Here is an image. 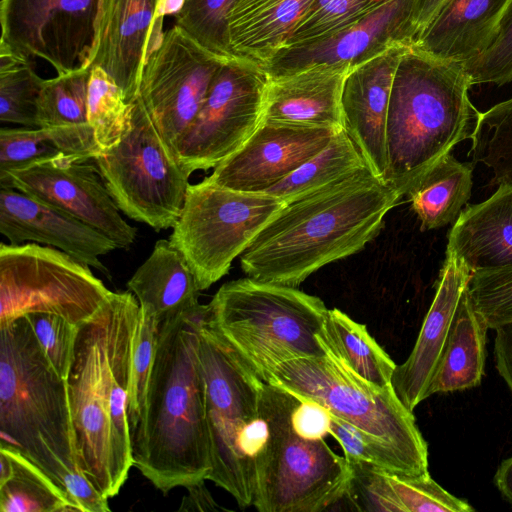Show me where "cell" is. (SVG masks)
Segmentation results:
<instances>
[{"label": "cell", "mask_w": 512, "mask_h": 512, "mask_svg": "<svg viewBox=\"0 0 512 512\" xmlns=\"http://www.w3.org/2000/svg\"><path fill=\"white\" fill-rule=\"evenodd\" d=\"M139 311L132 292H111L79 326L66 379L81 472L108 499L133 466L128 395Z\"/></svg>", "instance_id": "6da1fadb"}, {"label": "cell", "mask_w": 512, "mask_h": 512, "mask_svg": "<svg viewBox=\"0 0 512 512\" xmlns=\"http://www.w3.org/2000/svg\"><path fill=\"white\" fill-rule=\"evenodd\" d=\"M369 167L285 203L240 255L250 278L292 287L362 250L401 201Z\"/></svg>", "instance_id": "7a4b0ae2"}, {"label": "cell", "mask_w": 512, "mask_h": 512, "mask_svg": "<svg viewBox=\"0 0 512 512\" xmlns=\"http://www.w3.org/2000/svg\"><path fill=\"white\" fill-rule=\"evenodd\" d=\"M207 305L160 323L142 416L131 431L133 466L167 494L207 480L212 466L199 327Z\"/></svg>", "instance_id": "3957f363"}, {"label": "cell", "mask_w": 512, "mask_h": 512, "mask_svg": "<svg viewBox=\"0 0 512 512\" xmlns=\"http://www.w3.org/2000/svg\"><path fill=\"white\" fill-rule=\"evenodd\" d=\"M463 63L409 46L397 66L388 105L386 182L403 197L440 158L474 137L473 105Z\"/></svg>", "instance_id": "277c9868"}, {"label": "cell", "mask_w": 512, "mask_h": 512, "mask_svg": "<svg viewBox=\"0 0 512 512\" xmlns=\"http://www.w3.org/2000/svg\"><path fill=\"white\" fill-rule=\"evenodd\" d=\"M0 436L64 491L67 478L81 472L67 380L26 316L0 326Z\"/></svg>", "instance_id": "5b68a950"}, {"label": "cell", "mask_w": 512, "mask_h": 512, "mask_svg": "<svg viewBox=\"0 0 512 512\" xmlns=\"http://www.w3.org/2000/svg\"><path fill=\"white\" fill-rule=\"evenodd\" d=\"M199 359L212 466L207 480L227 491L240 508L253 506L269 439L262 408L265 381L206 325L205 317L199 327Z\"/></svg>", "instance_id": "8992f818"}, {"label": "cell", "mask_w": 512, "mask_h": 512, "mask_svg": "<svg viewBox=\"0 0 512 512\" xmlns=\"http://www.w3.org/2000/svg\"><path fill=\"white\" fill-rule=\"evenodd\" d=\"M327 312L317 296L246 277L218 289L205 323L266 381L286 361L327 354L319 339Z\"/></svg>", "instance_id": "52a82bcc"}, {"label": "cell", "mask_w": 512, "mask_h": 512, "mask_svg": "<svg viewBox=\"0 0 512 512\" xmlns=\"http://www.w3.org/2000/svg\"><path fill=\"white\" fill-rule=\"evenodd\" d=\"M300 398L265 382L269 439L253 506L260 512H320L347 495L352 468L324 440V427L302 413Z\"/></svg>", "instance_id": "ba28073f"}, {"label": "cell", "mask_w": 512, "mask_h": 512, "mask_svg": "<svg viewBox=\"0 0 512 512\" xmlns=\"http://www.w3.org/2000/svg\"><path fill=\"white\" fill-rule=\"evenodd\" d=\"M265 382L318 404L365 433L389 453L400 475H429L427 443L413 411L392 386L369 383L329 353L286 361Z\"/></svg>", "instance_id": "9c48e42d"}, {"label": "cell", "mask_w": 512, "mask_h": 512, "mask_svg": "<svg viewBox=\"0 0 512 512\" xmlns=\"http://www.w3.org/2000/svg\"><path fill=\"white\" fill-rule=\"evenodd\" d=\"M284 205L267 193L234 191L203 179L189 184L169 242L203 291L229 272L233 260Z\"/></svg>", "instance_id": "30bf717a"}, {"label": "cell", "mask_w": 512, "mask_h": 512, "mask_svg": "<svg viewBox=\"0 0 512 512\" xmlns=\"http://www.w3.org/2000/svg\"><path fill=\"white\" fill-rule=\"evenodd\" d=\"M122 138L94 159L120 211L156 231L173 228L182 212L190 175L166 146L145 109L132 103Z\"/></svg>", "instance_id": "8fae6325"}, {"label": "cell", "mask_w": 512, "mask_h": 512, "mask_svg": "<svg viewBox=\"0 0 512 512\" xmlns=\"http://www.w3.org/2000/svg\"><path fill=\"white\" fill-rule=\"evenodd\" d=\"M111 292L88 265L57 248L0 245V326L32 313L55 314L80 326Z\"/></svg>", "instance_id": "7c38bea8"}, {"label": "cell", "mask_w": 512, "mask_h": 512, "mask_svg": "<svg viewBox=\"0 0 512 512\" xmlns=\"http://www.w3.org/2000/svg\"><path fill=\"white\" fill-rule=\"evenodd\" d=\"M266 70L234 57L216 73L197 115L176 145L188 175L208 170L240 149L262 121Z\"/></svg>", "instance_id": "4fadbf2b"}, {"label": "cell", "mask_w": 512, "mask_h": 512, "mask_svg": "<svg viewBox=\"0 0 512 512\" xmlns=\"http://www.w3.org/2000/svg\"><path fill=\"white\" fill-rule=\"evenodd\" d=\"M227 60L203 48L177 25L165 32L162 43L147 60L133 101L145 109L175 156L180 137Z\"/></svg>", "instance_id": "5bb4252c"}, {"label": "cell", "mask_w": 512, "mask_h": 512, "mask_svg": "<svg viewBox=\"0 0 512 512\" xmlns=\"http://www.w3.org/2000/svg\"><path fill=\"white\" fill-rule=\"evenodd\" d=\"M99 0H1V39L15 51L48 62L57 74L85 68Z\"/></svg>", "instance_id": "9a60e30c"}, {"label": "cell", "mask_w": 512, "mask_h": 512, "mask_svg": "<svg viewBox=\"0 0 512 512\" xmlns=\"http://www.w3.org/2000/svg\"><path fill=\"white\" fill-rule=\"evenodd\" d=\"M0 186L15 188L98 230L127 249L137 230L120 214L98 169L68 157L37 161L0 173Z\"/></svg>", "instance_id": "2e32d148"}, {"label": "cell", "mask_w": 512, "mask_h": 512, "mask_svg": "<svg viewBox=\"0 0 512 512\" xmlns=\"http://www.w3.org/2000/svg\"><path fill=\"white\" fill-rule=\"evenodd\" d=\"M338 132L261 121L244 145L204 179L234 191L264 193L323 150Z\"/></svg>", "instance_id": "e0dca14e"}, {"label": "cell", "mask_w": 512, "mask_h": 512, "mask_svg": "<svg viewBox=\"0 0 512 512\" xmlns=\"http://www.w3.org/2000/svg\"><path fill=\"white\" fill-rule=\"evenodd\" d=\"M159 1L99 0L85 68L104 69L127 103L135 99L147 60L163 41L164 18L158 14Z\"/></svg>", "instance_id": "ac0fdd59"}, {"label": "cell", "mask_w": 512, "mask_h": 512, "mask_svg": "<svg viewBox=\"0 0 512 512\" xmlns=\"http://www.w3.org/2000/svg\"><path fill=\"white\" fill-rule=\"evenodd\" d=\"M409 47L391 41L353 64L342 91L343 129L355 143L369 169L386 181L388 160L386 124L394 75Z\"/></svg>", "instance_id": "d6986e66"}, {"label": "cell", "mask_w": 512, "mask_h": 512, "mask_svg": "<svg viewBox=\"0 0 512 512\" xmlns=\"http://www.w3.org/2000/svg\"><path fill=\"white\" fill-rule=\"evenodd\" d=\"M0 232L10 244L57 248L107 278L100 257L116 249L107 236L74 216L15 188L0 186Z\"/></svg>", "instance_id": "ffe728a7"}, {"label": "cell", "mask_w": 512, "mask_h": 512, "mask_svg": "<svg viewBox=\"0 0 512 512\" xmlns=\"http://www.w3.org/2000/svg\"><path fill=\"white\" fill-rule=\"evenodd\" d=\"M350 64L266 71L262 121L343 130L342 91Z\"/></svg>", "instance_id": "44dd1931"}, {"label": "cell", "mask_w": 512, "mask_h": 512, "mask_svg": "<svg viewBox=\"0 0 512 512\" xmlns=\"http://www.w3.org/2000/svg\"><path fill=\"white\" fill-rule=\"evenodd\" d=\"M470 274L462 262L446 253L434 299L415 345L406 361L396 366L392 377L396 395L411 411L429 397V388Z\"/></svg>", "instance_id": "7402d4cb"}, {"label": "cell", "mask_w": 512, "mask_h": 512, "mask_svg": "<svg viewBox=\"0 0 512 512\" xmlns=\"http://www.w3.org/2000/svg\"><path fill=\"white\" fill-rule=\"evenodd\" d=\"M412 4L413 0H387L368 16L330 37L280 53L266 71L281 73L312 64L353 65L391 41L406 43Z\"/></svg>", "instance_id": "603a6c76"}, {"label": "cell", "mask_w": 512, "mask_h": 512, "mask_svg": "<svg viewBox=\"0 0 512 512\" xmlns=\"http://www.w3.org/2000/svg\"><path fill=\"white\" fill-rule=\"evenodd\" d=\"M446 253L471 273L512 265V185L500 184L488 199L462 210Z\"/></svg>", "instance_id": "cb8c5ba5"}, {"label": "cell", "mask_w": 512, "mask_h": 512, "mask_svg": "<svg viewBox=\"0 0 512 512\" xmlns=\"http://www.w3.org/2000/svg\"><path fill=\"white\" fill-rule=\"evenodd\" d=\"M511 0H446L412 43L435 58L464 63L493 38Z\"/></svg>", "instance_id": "d4e9b609"}, {"label": "cell", "mask_w": 512, "mask_h": 512, "mask_svg": "<svg viewBox=\"0 0 512 512\" xmlns=\"http://www.w3.org/2000/svg\"><path fill=\"white\" fill-rule=\"evenodd\" d=\"M313 0H236L229 16L235 57L267 69Z\"/></svg>", "instance_id": "484cf974"}, {"label": "cell", "mask_w": 512, "mask_h": 512, "mask_svg": "<svg viewBox=\"0 0 512 512\" xmlns=\"http://www.w3.org/2000/svg\"><path fill=\"white\" fill-rule=\"evenodd\" d=\"M140 307L161 323L196 307L200 290L183 256L169 240H158L144 263L127 282Z\"/></svg>", "instance_id": "4316f807"}, {"label": "cell", "mask_w": 512, "mask_h": 512, "mask_svg": "<svg viewBox=\"0 0 512 512\" xmlns=\"http://www.w3.org/2000/svg\"><path fill=\"white\" fill-rule=\"evenodd\" d=\"M488 329L483 318L473 308L465 290L432 379L429 396L462 391L481 383Z\"/></svg>", "instance_id": "83f0119b"}, {"label": "cell", "mask_w": 512, "mask_h": 512, "mask_svg": "<svg viewBox=\"0 0 512 512\" xmlns=\"http://www.w3.org/2000/svg\"><path fill=\"white\" fill-rule=\"evenodd\" d=\"M473 163L460 162L451 153L420 175L407 191L421 231L454 223L471 197Z\"/></svg>", "instance_id": "f1b7e54d"}, {"label": "cell", "mask_w": 512, "mask_h": 512, "mask_svg": "<svg viewBox=\"0 0 512 512\" xmlns=\"http://www.w3.org/2000/svg\"><path fill=\"white\" fill-rule=\"evenodd\" d=\"M101 153L91 127L0 129V173L46 159H95Z\"/></svg>", "instance_id": "f546056e"}, {"label": "cell", "mask_w": 512, "mask_h": 512, "mask_svg": "<svg viewBox=\"0 0 512 512\" xmlns=\"http://www.w3.org/2000/svg\"><path fill=\"white\" fill-rule=\"evenodd\" d=\"M0 467L1 512L78 511L68 494L39 466L4 442L0 444Z\"/></svg>", "instance_id": "4dcf8cb0"}, {"label": "cell", "mask_w": 512, "mask_h": 512, "mask_svg": "<svg viewBox=\"0 0 512 512\" xmlns=\"http://www.w3.org/2000/svg\"><path fill=\"white\" fill-rule=\"evenodd\" d=\"M319 339L327 353L364 380L382 388L392 386L397 365L365 325L337 308L328 309Z\"/></svg>", "instance_id": "1f68e13d"}, {"label": "cell", "mask_w": 512, "mask_h": 512, "mask_svg": "<svg viewBox=\"0 0 512 512\" xmlns=\"http://www.w3.org/2000/svg\"><path fill=\"white\" fill-rule=\"evenodd\" d=\"M365 167L361 152L343 129L323 150L264 193L287 203Z\"/></svg>", "instance_id": "d6a6232c"}, {"label": "cell", "mask_w": 512, "mask_h": 512, "mask_svg": "<svg viewBox=\"0 0 512 512\" xmlns=\"http://www.w3.org/2000/svg\"><path fill=\"white\" fill-rule=\"evenodd\" d=\"M34 60L0 41V122L37 128V101L44 79Z\"/></svg>", "instance_id": "836d02e7"}, {"label": "cell", "mask_w": 512, "mask_h": 512, "mask_svg": "<svg viewBox=\"0 0 512 512\" xmlns=\"http://www.w3.org/2000/svg\"><path fill=\"white\" fill-rule=\"evenodd\" d=\"M471 141L468 156L491 169V184L512 185V97L481 112Z\"/></svg>", "instance_id": "e575fe53"}, {"label": "cell", "mask_w": 512, "mask_h": 512, "mask_svg": "<svg viewBox=\"0 0 512 512\" xmlns=\"http://www.w3.org/2000/svg\"><path fill=\"white\" fill-rule=\"evenodd\" d=\"M90 69L77 68L44 79L37 101V127H91L87 120Z\"/></svg>", "instance_id": "d590c367"}, {"label": "cell", "mask_w": 512, "mask_h": 512, "mask_svg": "<svg viewBox=\"0 0 512 512\" xmlns=\"http://www.w3.org/2000/svg\"><path fill=\"white\" fill-rule=\"evenodd\" d=\"M132 104L117 83L99 66L90 69L87 120L101 151L115 145L130 125Z\"/></svg>", "instance_id": "8d00e7d4"}, {"label": "cell", "mask_w": 512, "mask_h": 512, "mask_svg": "<svg viewBox=\"0 0 512 512\" xmlns=\"http://www.w3.org/2000/svg\"><path fill=\"white\" fill-rule=\"evenodd\" d=\"M386 1L313 0L294 28L282 52L330 37L368 16Z\"/></svg>", "instance_id": "74e56055"}, {"label": "cell", "mask_w": 512, "mask_h": 512, "mask_svg": "<svg viewBox=\"0 0 512 512\" xmlns=\"http://www.w3.org/2000/svg\"><path fill=\"white\" fill-rule=\"evenodd\" d=\"M236 0H186L175 25L209 52L231 59L229 16Z\"/></svg>", "instance_id": "f35d334b"}, {"label": "cell", "mask_w": 512, "mask_h": 512, "mask_svg": "<svg viewBox=\"0 0 512 512\" xmlns=\"http://www.w3.org/2000/svg\"><path fill=\"white\" fill-rule=\"evenodd\" d=\"M160 322L149 310L140 307L131 359V378L128 395L130 432L138 424L146 402L147 389L154 365Z\"/></svg>", "instance_id": "ab89813d"}, {"label": "cell", "mask_w": 512, "mask_h": 512, "mask_svg": "<svg viewBox=\"0 0 512 512\" xmlns=\"http://www.w3.org/2000/svg\"><path fill=\"white\" fill-rule=\"evenodd\" d=\"M466 291L489 329L512 322V265L471 273Z\"/></svg>", "instance_id": "60d3db41"}, {"label": "cell", "mask_w": 512, "mask_h": 512, "mask_svg": "<svg viewBox=\"0 0 512 512\" xmlns=\"http://www.w3.org/2000/svg\"><path fill=\"white\" fill-rule=\"evenodd\" d=\"M463 65L471 86L512 81V0L487 47Z\"/></svg>", "instance_id": "b9f144b4"}, {"label": "cell", "mask_w": 512, "mask_h": 512, "mask_svg": "<svg viewBox=\"0 0 512 512\" xmlns=\"http://www.w3.org/2000/svg\"><path fill=\"white\" fill-rule=\"evenodd\" d=\"M389 480L404 512H471L465 500L452 495L429 475L406 476L389 472Z\"/></svg>", "instance_id": "7bdbcfd3"}, {"label": "cell", "mask_w": 512, "mask_h": 512, "mask_svg": "<svg viewBox=\"0 0 512 512\" xmlns=\"http://www.w3.org/2000/svg\"><path fill=\"white\" fill-rule=\"evenodd\" d=\"M26 317L51 365L62 378L67 379L79 326L55 314L32 313Z\"/></svg>", "instance_id": "ee69618b"}, {"label": "cell", "mask_w": 512, "mask_h": 512, "mask_svg": "<svg viewBox=\"0 0 512 512\" xmlns=\"http://www.w3.org/2000/svg\"><path fill=\"white\" fill-rule=\"evenodd\" d=\"M349 464L352 468V479L347 495L358 505V509L404 512L389 480L388 471L359 463Z\"/></svg>", "instance_id": "f6af8a7d"}, {"label": "cell", "mask_w": 512, "mask_h": 512, "mask_svg": "<svg viewBox=\"0 0 512 512\" xmlns=\"http://www.w3.org/2000/svg\"><path fill=\"white\" fill-rule=\"evenodd\" d=\"M329 434L339 443L349 463H359L400 475L389 453L356 427L330 415Z\"/></svg>", "instance_id": "bcb514c9"}, {"label": "cell", "mask_w": 512, "mask_h": 512, "mask_svg": "<svg viewBox=\"0 0 512 512\" xmlns=\"http://www.w3.org/2000/svg\"><path fill=\"white\" fill-rule=\"evenodd\" d=\"M65 491L79 512H109L108 498L104 497L82 472L70 475Z\"/></svg>", "instance_id": "7dc6e473"}, {"label": "cell", "mask_w": 512, "mask_h": 512, "mask_svg": "<svg viewBox=\"0 0 512 512\" xmlns=\"http://www.w3.org/2000/svg\"><path fill=\"white\" fill-rule=\"evenodd\" d=\"M494 359L498 373L512 393V322L495 329Z\"/></svg>", "instance_id": "c3c4849f"}, {"label": "cell", "mask_w": 512, "mask_h": 512, "mask_svg": "<svg viewBox=\"0 0 512 512\" xmlns=\"http://www.w3.org/2000/svg\"><path fill=\"white\" fill-rule=\"evenodd\" d=\"M446 0H413L405 30L408 45L416 40Z\"/></svg>", "instance_id": "681fc988"}, {"label": "cell", "mask_w": 512, "mask_h": 512, "mask_svg": "<svg viewBox=\"0 0 512 512\" xmlns=\"http://www.w3.org/2000/svg\"><path fill=\"white\" fill-rule=\"evenodd\" d=\"M178 511H209L221 509L206 488L205 480L188 486Z\"/></svg>", "instance_id": "f907efd6"}, {"label": "cell", "mask_w": 512, "mask_h": 512, "mask_svg": "<svg viewBox=\"0 0 512 512\" xmlns=\"http://www.w3.org/2000/svg\"><path fill=\"white\" fill-rule=\"evenodd\" d=\"M494 483L502 496L512 504V456L502 461L495 473Z\"/></svg>", "instance_id": "816d5d0a"}, {"label": "cell", "mask_w": 512, "mask_h": 512, "mask_svg": "<svg viewBox=\"0 0 512 512\" xmlns=\"http://www.w3.org/2000/svg\"><path fill=\"white\" fill-rule=\"evenodd\" d=\"M186 0H160L158 14L160 17L176 16L182 10Z\"/></svg>", "instance_id": "f5cc1de1"}]
</instances>
